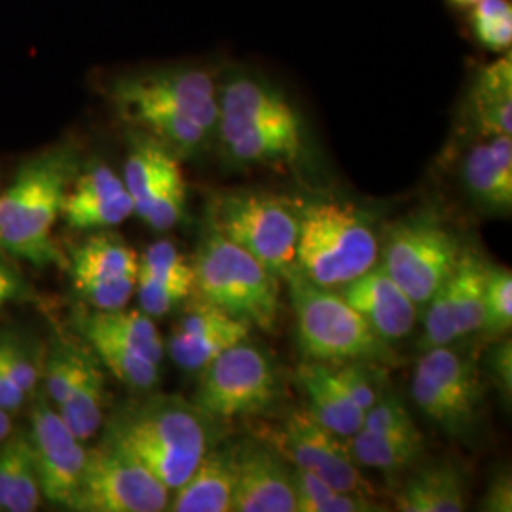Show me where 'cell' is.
Listing matches in <instances>:
<instances>
[{
    "instance_id": "cell-11",
    "label": "cell",
    "mask_w": 512,
    "mask_h": 512,
    "mask_svg": "<svg viewBox=\"0 0 512 512\" xmlns=\"http://www.w3.org/2000/svg\"><path fill=\"white\" fill-rule=\"evenodd\" d=\"M461 253L459 239L439 220L416 217L391 230L382 266L421 311L454 274Z\"/></svg>"
},
{
    "instance_id": "cell-3",
    "label": "cell",
    "mask_w": 512,
    "mask_h": 512,
    "mask_svg": "<svg viewBox=\"0 0 512 512\" xmlns=\"http://www.w3.org/2000/svg\"><path fill=\"white\" fill-rule=\"evenodd\" d=\"M78 171V154L69 145L48 148L19 167L0 196V253L37 268L63 262L52 230Z\"/></svg>"
},
{
    "instance_id": "cell-10",
    "label": "cell",
    "mask_w": 512,
    "mask_h": 512,
    "mask_svg": "<svg viewBox=\"0 0 512 512\" xmlns=\"http://www.w3.org/2000/svg\"><path fill=\"white\" fill-rule=\"evenodd\" d=\"M279 399V378L272 359L241 340L202 368L194 401L213 420L258 416Z\"/></svg>"
},
{
    "instance_id": "cell-26",
    "label": "cell",
    "mask_w": 512,
    "mask_h": 512,
    "mask_svg": "<svg viewBox=\"0 0 512 512\" xmlns=\"http://www.w3.org/2000/svg\"><path fill=\"white\" fill-rule=\"evenodd\" d=\"M105 397V376L90 351L84 349L63 401L55 406L76 439H92L101 429L105 420Z\"/></svg>"
},
{
    "instance_id": "cell-29",
    "label": "cell",
    "mask_w": 512,
    "mask_h": 512,
    "mask_svg": "<svg viewBox=\"0 0 512 512\" xmlns=\"http://www.w3.org/2000/svg\"><path fill=\"white\" fill-rule=\"evenodd\" d=\"M473 110L478 131L484 137L512 135L511 54L484 67L476 76Z\"/></svg>"
},
{
    "instance_id": "cell-5",
    "label": "cell",
    "mask_w": 512,
    "mask_h": 512,
    "mask_svg": "<svg viewBox=\"0 0 512 512\" xmlns=\"http://www.w3.org/2000/svg\"><path fill=\"white\" fill-rule=\"evenodd\" d=\"M378 255L376 232L357 207L313 202L298 209L294 268L315 285L346 287L376 266Z\"/></svg>"
},
{
    "instance_id": "cell-18",
    "label": "cell",
    "mask_w": 512,
    "mask_h": 512,
    "mask_svg": "<svg viewBox=\"0 0 512 512\" xmlns=\"http://www.w3.org/2000/svg\"><path fill=\"white\" fill-rule=\"evenodd\" d=\"M251 325L202 296L184 308L169 336V355L186 372H200L224 349L245 340Z\"/></svg>"
},
{
    "instance_id": "cell-6",
    "label": "cell",
    "mask_w": 512,
    "mask_h": 512,
    "mask_svg": "<svg viewBox=\"0 0 512 512\" xmlns=\"http://www.w3.org/2000/svg\"><path fill=\"white\" fill-rule=\"evenodd\" d=\"M291 287L298 344L308 361L317 363H389L391 346L353 310L342 294L315 285L293 268L285 275Z\"/></svg>"
},
{
    "instance_id": "cell-23",
    "label": "cell",
    "mask_w": 512,
    "mask_h": 512,
    "mask_svg": "<svg viewBox=\"0 0 512 512\" xmlns=\"http://www.w3.org/2000/svg\"><path fill=\"white\" fill-rule=\"evenodd\" d=\"M236 450L234 444H213L194 473L175 490L167 511L234 512Z\"/></svg>"
},
{
    "instance_id": "cell-17",
    "label": "cell",
    "mask_w": 512,
    "mask_h": 512,
    "mask_svg": "<svg viewBox=\"0 0 512 512\" xmlns=\"http://www.w3.org/2000/svg\"><path fill=\"white\" fill-rule=\"evenodd\" d=\"M234 450V512H296L293 465L264 440H243Z\"/></svg>"
},
{
    "instance_id": "cell-25",
    "label": "cell",
    "mask_w": 512,
    "mask_h": 512,
    "mask_svg": "<svg viewBox=\"0 0 512 512\" xmlns=\"http://www.w3.org/2000/svg\"><path fill=\"white\" fill-rule=\"evenodd\" d=\"M298 384L308 395L311 416L338 437L349 439L363 427L365 412L334 380L329 363H304L298 368Z\"/></svg>"
},
{
    "instance_id": "cell-1",
    "label": "cell",
    "mask_w": 512,
    "mask_h": 512,
    "mask_svg": "<svg viewBox=\"0 0 512 512\" xmlns=\"http://www.w3.org/2000/svg\"><path fill=\"white\" fill-rule=\"evenodd\" d=\"M109 95L124 122L179 158L198 154L217 133L219 90L203 69L169 67L126 74L110 84Z\"/></svg>"
},
{
    "instance_id": "cell-43",
    "label": "cell",
    "mask_w": 512,
    "mask_h": 512,
    "mask_svg": "<svg viewBox=\"0 0 512 512\" xmlns=\"http://www.w3.org/2000/svg\"><path fill=\"white\" fill-rule=\"evenodd\" d=\"M452 4H456V6H463V8H473L476 2H480V0H450Z\"/></svg>"
},
{
    "instance_id": "cell-38",
    "label": "cell",
    "mask_w": 512,
    "mask_h": 512,
    "mask_svg": "<svg viewBox=\"0 0 512 512\" xmlns=\"http://www.w3.org/2000/svg\"><path fill=\"white\" fill-rule=\"evenodd\" d=\"M29 450V435L27 431L21 429H12L10 435L0 442V511L4 507L6 495L14 484L19 463L29 454Z\"/></svg>"
},
{
    "instance_id": "cell-12",
    "label": "cell",
    "mask_w": 512,
    "mask_h": 512,
    "mask_svg": "<svg viewBox=\"0 0 512 512\" xmlns=\"http://www.w3.org/2000/svg\"><path fill=\"white\" fill-rule=\"evenodd\" d=\"M169 490L126 454L99 444L86 450V463L73 511L162 512Z\"/></svg>"
},
{
    "instance_id": "cell-28",
    "label": "cell",
    "mask_w": 512,
    "mask_h": 512,
    "mask_svg": "<svg viewBox=\"0 0 512 512\" xmlns=\"http://www.w3.org/2000/svg\"><path fill=\"white\" fill-rule=\"evenodd\" d=\"M351 458L359 467L395 475L412 467L423 452V437L418 427L397 433H378L359 429L348 439Z\"/></svg>"
},
{
    "instance_id": "cell-9",
    "label": "cell",
    "mask_w": 512,
    "mask_h": 512,
    "mask_svg": "<svg viewBox=\"0 0 512 512\" xmlns=\"http://www.w3.org/2000/svg\"><path fill=\"white\" fill-rule=\"evenodd\" d=\"M410 393L421 414L442 433L465 439L475 433L484 404V385L475 357L450 346L423 351Z\"/></svg>"
},
{
    "instance_id": "cell-31",
    "label": "cell",
    "mask_w": 512,
    "mask_h": 512,
    "mask_svg": "<svg viewBox=\"0 0 512 512\" xmlns=\"http://www.w3.org/2000/svg\"><path fill=\"white\" fill-rule=\"evenodd\" d=\"M82 336L92 346L99 363L109 368L110 374L135 391H148L160 382V365L152 363L141 353L116 342L99 330L80 327Z\"/></svg>"
},
{
    "instance_id": "cell-8",
    "label": "cell",
    "mask_w": 512,
    "mask_h": 512,
    "mask_svg": "<svg viewBox=\"0 0 512 512\" xmlns=\"http://www.w3.org/2000/svg\"><path fill=\"white\" fill-rule=\"evenodd\" d=\"M209 222L224 238L255 256L274 274H289L296 264L298 209L266 192L219 194L209 211Z\"/></svg>"
},
{
    "instance_id": "cell-41",
    "label": "cell",
    "mask_w": 512,
    "mask_h": 512,
    "mask_svg": "<svg viewBox=\"0 0 512 512\" xmlns=\"http://www.w3.org/2000/svg\"><path fill=\"white\" fill-rule=\"evenodd\" d=\"M29 287L18 270L0 256V310L14 300L29 296Z\"/></svg>"
},
{
    "instance_id": "cell-36",
    "label": "cell",
    "mask_w": 512,
    "mask_h": 512,
    "mask_svg": "<svg viewBox=\"0 0 512 512\" xmlns=\"http://www.w3.org/2000/svg\"><path fill=\"white\" fill-rule=\"evenodd\" d=\"M330 368H332L334 380L365 414L380 399L376 380L368 370V363H340V365H330Z\"/></svg>"
},
{
    "instance_id": "cell-21",
    "label": "cell",
    "mask_w": 512,
    "mask_h": 512,
    "mask_svg": "<svg viewBox=\"0 0 512 512\" xmlns=\"http://www.w3.org/2000/svg\"><path fill=\"white\" fill-rule=\"evenodd\" d=\"M135 293L141 311L164 317L196 293L194 264L171 241H156L139 258Z\"/></svg>"
},
{
    "instance_id": "cell-24",
    "label": "cell",
    "mask_w": 512,
    "mask_h": 512,
    "mask_svg": "<svg viewBox=\"0 0 512 512\" xmlns=\"http://www.w3.org/2000/svg\"><path fill=\"white\" fill-rule=\"evenodd\" d=\"M467 478L452 461L420 467L399 490L395 505L403 512H463L467 509Z\"/></svg>"
},
{
    "instance_id": "cell-19",
    "label": "cell",
    "mask_w": 512,
    "mask_h": 512,
    "mask_svg": "<svg viewBox=\"0 0 512 512\" xmlns=\"http://www.w3.org/2000/svg\"><path fill=\"white\" fill-rule=\"evenodd\" d=\"M342 296L389 346L404 340L420 319V308L391 279L382 264L353 279L344 287Z\"/></svg>"
},
{
    "instance_id": "cell-40",
    "label": "cell",
    "mask_w": 512,
    "mask_h": 512,
    "mask_svg": "<svg viewBox=\"0 0 512 512\" xmlns=\"http://www.w3.org/2000/svg\"><path fill=\"white\" fill-rule=\"evenodd\" d=\"M480 511L511 512L512 480L509 473H499L490 482L486 495L480 503Z\"/></svg>"
},
{
    "instance_id": "cell-39",
    "label": "cell",
    "mask_w": 512,
    "mask_h": 512,
    "mask_svg": "<svg viewBox=\"0 0 512 512\" xmlns=\"http://www.w3.org/2000/svg\"><path fill=\"white\" fill-rule=\"evenodd\" d=\"M490 376L501 395L511 401L512 393V342L511 338L501 340L490 349Z\"/></svg>"
},
{
    "instance_id": "cell-20",
    "label": "cell",
    "mask_w": 512,
    "mask_h": 512,
    "mask_svg": "<svg viewBox=\"0 0 512 512\" xmlns=\"http://www.w3.org/2000/svg\"><path fill=\"white\" fill-rule=\"evenodd\" d=\"M61 215L74 230H109L133 215V202L124 179L109 165L93 164L74 177Z\"/></svg>"
},
{
    "instance_id": "cell-32",
    "label": "cell",
    "mask_w": 512,
    "mask_h": 512,
    "mask_svg": "<svg viewBox=\"0 0 512 512\" xmlns=\"http://www.w3.org/2000/svg\"><path fill=\"white\" fill-rule=\"evenodd\" d=\"M294 469L296 512H372L384 511L370 495L338 492L323 478L304 469Z\"/></svg>"
},
{
    "instance_id": "cell-42",
    "label": "cell",
    "mask_w": 512,
    "mask_h": 512,
    "mask_svg": "<svg viewBox=\"0 0 512 512\" xmlns=\"http://www.w3.org/2000/svg\"><path fill=\"white\" fill-rule=\"evenodd\" d=\"M12 431V421H10V414L6 410L0 408V442L6 439Z\"/></svg>"
},
{
    "instance_id": "cell-22",
    "label": "cell",
    "mask_w": 512,
    "mask_h": 512,
    "mask_svg": "<svg viewBox=\"0 0 512 512\" xmlns=\"http://www.w3.org/2000/svg\"><path fill=\"white\" fill-rule=\"evenodd\" d=\"M463 184L482 211L503 217L511 215V135H490L471 147L463 162Z\"/></svg>"
},
{
    "instance_id": "cell-16",
    "label": "cell",
    "mask_w": 512,
    "mask_h": 512,
    "mask_svg": "<svg viewBox=\"0 0 512 512\" xmlns=\"http://www.w3.org/2000/svg\"><path fill=\"white\" fill-rule=\"evenodd\" d=\"M139 255L116 234L99 232L71 253L76 294L95 310H122L135 293Z\"/></svg>"
},
{
    "instance_id": "cell-2",
    "label": "cell",
    "mask_w": 512,
    "mask_h": 512,
    "mask_svg": "<svg viewBox=\"0 0 512 512\" xmlns=\"http://www.w3.org/2000/svg\"><path fill=\"white\" fill-rule=\"evenodd\" d=\"M101 444L135 459L175 492L215 444L213 418L181 397L148 395L110 414Z\"/></svg>"
},
{
    "instance_id": "cell-27",
    "label": "cell",
    "mask_w": 512,
    "mask_h": 512,
    "mask_svg": "<svg viewBox=\"0 0 512 512\" xmlns=\"http://www.w3.org/2000/svg\"><path fill=\"white\" fill-rule=\"evenodd\" d=\"M488 262L473 249H463L458 266L440 287L452 311L459 338L473 336L482 329L484 281Z\"/></svg>"
},
{
    "instance_id": "cell-37",
    "label": "cell",
    "mask_w": 512,
    "mask_h": 512,
    "mask_svg": "<svg viewBox=\"0 0 512 512\" xmlns=\"http://www.w3.org/2000/svg\"><path fill=\"white\" fill-rule=\"evenodd\" d=\"M414 427L416 423L410 416V410L401 399L393 395H387V397L380 395L376 404L366 412L361 429L378 431V433H397V431H408Z\"/></svg>"
},
{
    "instance_id": "cell-14",
    "label": "cell",
    "mask_w": 512,
    "mask_h": 512,
    "mask_svg": "<svg viewBox=\"0 0 512 512\" xmlns=\"http://www.w3.org/2000/svg\"><path fill=\"white\" fill-rule=\"evenodd\" d=\"M133 215L150 228L165 232L177 226L186 207V181L179 156L150 137L135 133L124 165Z\"/></svg>"
},
{
    "instance_id": "cell-4",
    "label": "cell",
    "mask_w": 512,
    "mask_h": 512,
    "mask_svg": "<svg viewBox=\"0 0 512 512\" xmlns=\"http://www.w3.org/2000/svg\"><path fill=\"white\" fill-rule=\"evenodd\" d=\"M217 133L236 164H293L304 152L298 110L274 84L253 74H232L220 88Z\"/></svg>"
},
{
    "instance_id": "cell-30",
    "label": "cell",
    "mask_w": 512,
    "mask_h": 512,
    "mask_svg": "<svg viewBox=\"0 0 512 512\" xmlns=\"http://www.w3.org/2000/svg\"><path fill=\"white\" fill-rule=\"evenodd\" d=\"M78 327L99 330L114 338L116 342L141 353L156 365H162L164 359V340L152 317L145 311L122 310L99 311L84 315L78 321Z\"/></svg>"
},
{
    "instance_id": "cell-34",
    "label": "cell",
    "mask_w": 512,
    "mask_h": 512,
    "mask_svg": "<svg viewBox=\"0 0 512 512\" xmlns=\"http://www.w3.org/2000/svg\"><path fill=\"white\" fill-rule=\"evenodd\" d=\"M476 40L490 52H509L512 44L511 0H480L471 8Z\"/></svg>"
},
{
    "instance_id": "cell-35",
    "label": "cell",
    "mask_w": 512,
    "mask_h": 512,
    "mask_svg": "<svg viewBox=\"0 0 512 512\" xmlns=\"http://www.w3.org/2000/svg\"><path fill=\"white\" fill-rule=\"evenodd\" d=\"M0 355L19 389L27 397L37 393L44 365V355H40V349L18 332H0Z\"/></svg>"
},
{
    "instance_id": "cell-13",
    "label": "cell",
    "mask_w": 512,
    "mask_h": 512,
    "mask_svg": "<svg viewBox=\"0 0 512 512\" xmlns=\"http://www.w3.org/2000/svg\"><path fill=\"white\" fill-rule=\"evenodd\" d=\"M262 440L293 467L323 478L338 492L376 494L374 486L361 473V467L351 458L346 439L321 425L308 408H294Z\"/></svg>"
},
{
    "instance_id": "cell-15",
    "label": "cell",
    "mask_w": 512,
    "mask_h": 512,
    "mask_svg": "<svg viewBox=\"0 0 512 512\" xmlns=\"http://www.w3.org/2000/svg\"><path fill=\"white\" fill-rule=\"evenodd\" d=\"M27 435L40 494L52 505L73 511L86 463V450L80 444L82 440L74 437L44 393L35 395Z\"/></svg>"
},
{
    "instance_id": "cell-33",
    "label": "cell",
    "mask_w": 512,
    "mask_h": 512,
    "mask_svg": "<svg viewBox=\"0 0 512 512\" xmlns=\"http://www.w3.org/2000/svg\"><path fill=\"white\" fill-rule=\"evenodd\" d=\"M484 317L480 332L490 338L505 336L512 327V274L509 268L488 262L484 281Z\"/></svg>"
},
{
    "instance_id": "cell-7",
    "label": "cell",
    "mask_w": 512,
    "mask_h": 512,
    "mask_svg": "<svg viewBox=\"0 0 512 512\" xmlns=\"http://www.w3.org/2000/svg\"><path fill=\"white\" fill-rule=\"evenodd\" d=\"M196 293L236 319L272 332L279 319V275L209 226L194 258Z\"/></svg>"
}]
</instances>
